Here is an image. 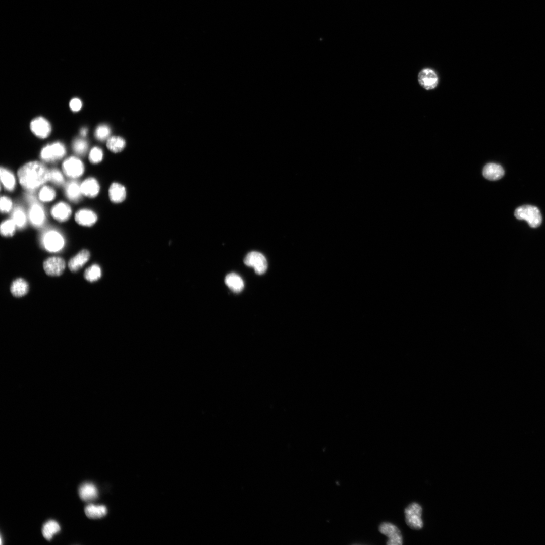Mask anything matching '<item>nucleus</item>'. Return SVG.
Masks as SVG:
<instances>
[{
    "label": "nucleus",
    "instance_id": "obj_23",
    "mask_svg": "<svg viewBox=\"0 0 545 545\" xmlns=\"http://www.w3.org/2000/svg\"><path fill=\"white\" fill-rule=\"evenodd\" d=\"M1 180L4 187L9 191H12L15 187L16 180L13 173L8 169L1 168Z\"/></svg>",
    "mask_w": 545,
    "mask_h": 545
},
{
    "label": "nucleus",
    "instance_id": "obj_12",
    "mask_svg": "<svg viewBox=\"0 0 545 545\" xmlns=\"http://www.w3.org/2000/svg\"><path fill=\"white\" fill-rule=\"evenodd\" d=\"M29 220L36 227L42 226L45 221V213L43 207L38 203H31L28 213Z\"/></svg>",
    "mask_w": 545,
    "mask_h": 545
},
{
    "label": "nucleus",
    "instance_id": "obj_36",
    "mask_svg": "<svg viewBox=\"0 0 545 545\" xmlns=\"http://www.w3.org/2000/svg\"><path fill=\"white\" fill-rule=\"evenodd\" d=\"M70 108L74 112L79 111L82 107V102L78 98L72 99L69 103Z\"/></svg>",
    "mask_w": 545,
    "mask_h": 545
},
{
    "label": "nucleus",
    "instance_id": "obj_24",
    "mask_svg": "<svg viewBox=\"0 0 545 545\" xmlns=\"http://www.w3.org/2000/svg\"><path fill=\"white\" fill-rule=\"evenodd\" d=\"M86 515L90 518H99L105 516L107 513L106 508L103 505H95L89 504L85 509Z\"/></svg>",
    "mask_w": 545,
    "mask_h": 545
},
{
    "label": "nucleus",
    "instance_id": "obj_9",
    "mask_svg": "<svg viewBox=\"0 0 545 545\" xmlns=\"http://www.w3.org/2000/svg\"><path fill=\"white\" fill-rule=\"evenodd\" d=\"M418 80L419 84L427 90L434 89L439 82L437 74L433 69L429 68H424L419 72Z\"/></svg>",
    "mask_w": 545,
    "mask_h": 545
},
{
    "label": "nucleus",
    "instance_id": "obj_6",
    "mask_svg": "<svg viewBox=\"0 0 545 545\" xmlns=\"http://www.w3.org/2000/svg\"><path fill=\"white\" fill-rule=\"evenodd\" d=\"M42 243L46 250L56 252L63 248L64 240L59 232L56 230H49L43 234Z\"/></svg>",
    "mask_w": 545,
    "mask_h": 545
},
{
    "label": "nucleus",
    "instance_id": "obj_4",
    "mask_svg": "<svg viewBox=\"0 0 545 545\" xmlns=\"http://www.w3.org/2000/svg\"><path fill=\"white\" fill-rule=\"evenodd\" d=\"M65 154V147L62 143L57 142L44 147L41 151L40 157L45 161L52 162L61 159Z\"/></svg>",
    "mask_w": 545,
    "mask_h": 545
},
{
    "label": "nucleus",
    "instance_id": "obj_17",
    "mask_svg": "<svg viewBox=\"0 0 545 545\" xmlns=\"http://www.w3.org/2000/svg\"><path fill=\"white\" fill-rule=\"evenodd\" d=\"M482 173L486 179L495 181L501 179L504 176V171L500 165L489 163L484 166Z\"/></svg>",
    "mask_w": 545,
    "mask_h": 545
},
{
    "label": "nucleus",
    "instance_id": "obj_14",
    "mask_svg": "<svg viewBox=\"0 0 545 545\" xmlns=\"http://www.w3.org/2000/svg\"><path fill=\"white\" fill-rule=\"evenodd\" d=\"M72 211L70 206L63 202H60L55 204L51 209L52 216L57 221L63 222L68 220L71 215Z\"/></svg>",
    "mask_w": 545,
    "mask_h": 545
},
{
    "label": "nucleus",
    "instance_id": "obj_20",
    "mask_svg": "<svg viewBox=\"0 0 545 545\" xmlns=\"http://www.w3.org/2000/svg\"><path fill=\"white\" fill-rule=\"evenodd\" d=\"M226 285L235 293L241 292L244 288V282L241 277L234 272L228 274L225 278Z\"/></svg>",
    "mask_w": 545,
    "mask_h": 545
},
{
    "label": "nucleus",
    "instance_id": "obj_5",
    "mask_svg": "<svg viewBox=\"0 0 545 545\" xmlns=\"http://www.w3.org/2000/svg\"><path fill=\"white\" fill-rule=\"evenodd\" d=\"M244 264L254 269L256 274H263L267 268V262L265 256L260 252L252 251L247 254L244 259Z\"/></svg>",
    "mask_w": 545,
    "mask_h": 545
},
{
    "label": "nucleus",
    "instance_id": "obj_26",
    "mask_svg": "<svg viewBox=\"0 0 545 545\" xmlns=\"http://www.w3.org/2000/svg\"><path fill=\"white\" fill-rule=\"evenodd\" d=\"M125 140L121 137L113 136L108 138L106 146L112 152L118 153L121 152L125 147Z\"/></svg>",
    "mask_w": 545,
    "mask_h": 545
},
{
    "label": "nucleus",
    "instance_id": "obj_10",
    "mask_svg": "<svg viewBox=\"0 0 545 545\" xmlns=\"http://www.w3.org/2000/svg\"><path fill=\"white\" fill-rule=\"evenodd\" d=\"M66 264L64 260L59 257H51L43 262V268L49 276H58L64 272Z\"/></svg>",
    "mask_w": 545,
    "mask_h": 545
},
{
    "label": "nucleus",
    "instance_id": "obj_31",
    "mask_svg": "<svg viewBox=\"0 0 545 545\" xmlns=\"http://www.w3.org/2000/svg\"><path fill=\"white\" fill-rule=\"evenodd\" d=\"M73 149L79 155H84L88 149V143L82 138L75 139L72 144Z\"/></svg>",
    "mask_w": 545,
    "mask_h": 545
},
{
    "label": "nucleus",
    "instance_id": "obj_3",
    "mask_svg": "<svg viewBox=\"0 0 545 545\" xmlns=\"http://www.w3.org/2000/svg\"><path fill=\"white\" fill-rule=\"evenodd\" d=\"M404 514L406 522L411 528L419 529L423 527L422 508L420 505L416 503L410 504L405 508Z\"/></svg>",
    "mask_w": 545,
    "mask_h": 545
},
{
    "label": "nucleus",
    "instance_id": "obj_7",
    "mask_svg": "<svg viewBox=\"0 0 545 545\" xmlns=\"http://www.w3.org/2000/svg\"><path fill=\"white\" fill-rule=\"evenodd\" d=\"M379 531L388 537L387 544H402V536L400 530L395 525L389 522H383L379 526Z\"/></svg>",
    "mask_w": 545,
    "mask_h": 545
},
{
    "label": "nucleus",
    "instance_id": "obj_15",
    "mask_svg": "<svg viewBox=\"0 0 545 545\" xmlns=\"http://www.w3.org/2000/svg\"><path fill=\"white\" fill-rule=\"evenodd\" d=\"M82 195L89 198H94L99 193L100 186L97 181L94 178L86 179L80 185Z\"/></svg>",
    "mask_w": 545,
    "mask_h": 545
},
{
    "label": "nucleus",
    "instance_id": "obj_19",
    "mask_svg": "<svg viewBox=\"0 0 545 545\" xmlns=\"http://www.w3.org/2000/svg\"><path fill=\"white\" fill-rule=\"evenodd\" d=\"M65 193L67 197L74 202L79 201L82 195L80 185L77 182L73 181L68 182L66 185Z\"/></svg>",
    "mask_w": 545,
    "mask_h": 545
},
{
    "label": "nucleus",
    "instance_id": "obj_8",
    "mask_svg": "<svg viewBox=\"0 0 545 545\" xmlns=\"http://www.w3.org/2000/svg\"><path fill=\"white\" fill-rule=\"evenodd\" d=\"M64 173L68 177L77 178L80 177L84 171V167L82 162L75 157L67 158L62 164Z\"/></svg>",
    "mask_w": 545,
    "mask_h": 545
},
{
    "label": "nucleus",
    "instance_id": "obj_30",
    "mask_svg": "<svg viewBox=\"0 0 545 545\" xmlns=\"http://www.w3.org/2000/svg\"><path fill=\"white\" fill-rule=\"evenodd\" d=\"M56 195V192L53 189L49 186H45L42 187L39 191L38 197L41 201L50 202L54 199Z\"/></svg>",
    "mask_w": 545,
    "mask_h": 545
},
{
    "label": "nucleus",
    "instance_id": "obj_34",
    "mask_svg": "<svg viewBox=\"0 0 545 545\" xmlns=\"http://www.w3.org/2000/svg\"><path fill=\"white\" fill-rule=\"evenodd\" d=\"M49 181L57 185H62L64 183V179L62 173L57 169L50 170Z\"/></svg>",
    "mask_w": 545,
    "mask_h": 545
},
{
    "label": "nucleus",
    "instance_id": "obj_21",
    "mask_svg": "<svg viewBox=\"0 0 545 545\" xmlns=\"http://www.w3.org/2000/svg\"><path fill=\"white\" fill-rule=\"evenodd\" d=\"M12 294L16 297H21L27 294L29 291L28 283L22 278L15 280L10 286Z\"/></svg>",
    "mask_w": 545,
    "mask_h": 545
},
{
    "label": "nucleus",
    "instance_id": "obj_18",
    "mask_svg": "<svg viewBox=\"0 0 545 545\" xmlns=\"http://www.w3.org/2000/svg\"><path fill=\"white\" fill-rule=\"evenodd\" d=\"M108 195L112 202L116 203L122 202L126 198V189L120 183H113L110 187Z\"/></svg>",
    "mask_w": 545,
    "mask_h": 545
},
{
    "label": "nucleus",
    "instance_id": "obj_1",
    "mask_svg": "<svg viewBox=\"0 0 545 545\" xmlns=\"http://www.w3.org/2000/svg\"><path fill=\"white\" fill-rule=\"evenodd\" d=\"M18 177L22 187L32 192L49 181L50 170L40 162L31 161L19 169Z\"/></svg>",
    "mask_w": 545,
    "mask_h": 545
},
{
    "label": "nucleus",
    "instance_id": "obj_25",
    "mask_svg": "<svg viewBox=\"0 0 545 545\" xmlns=\"http://www.w3.org/2000/svg\"><path fill=\"white\" fill-rule=\"evenodd\" d=\"M60 530V526L57 522L49 520L43 526L42 533L44 537L48 540H50L54 534Z\"/></svg>",
    "mask_w": 545,
    "mask_h": 545
},
{
    "label": "nucleus",
    "instance_id": "obj_13",
    "mask_svg": "<svg viewBox=\"0 0 545 545\" xmlns=\"http://www.w3.org/2000/svg\"><path fill=\"white\" fill-rule=\"evenodd\" d=\"M76 222L80 225L90 227L93 225L97 220L96 213L88 209L79 210L75 215Z\"/></svg>",
    "mask_w": 545,
    "mask_h": 545
},
{
    "label": "nucleus",
    "instance_id": "obj_35",
    "mask_svg": "<svg viewBox=\"0 0 545 545\" xmlns=\"http://www.w3.org/2000/svg\"><path fill=\"white\" fill-rule=\"evenodd\" d=\"M12 202L9 197L6 196L1 197L0 208L2 213H7L10 212L12 209Z\"/></svg>",
    "mask_w": 545,
    "mask_h": 545
},
{
    "label": "nucleus",
    "instance_id": "obj_37",
    "mask_svg": "<svg viewBox=\"0 0 545 545\" xmlns=\"http://www.w3.org/2000/svg\"><path fill=\"white\" fill-rule=\"evenodd\" d=\"M87 132H88V130H87V128H81V130H80V135H81V136H82V137H85V136H86V135H87Z\"/></svg>",
    "mask_w": 545,
    "mask_h": 545
},
{
    "label": "nucleus",
    "instance_id": "obj_28",
    "mask_svg": "<svg viewBox=\"0 0 545 545\" xmlns=\"http://www.w3.org/2000/svg\"><path fill=\"white\" fill-rule=\"evenodd\" d=\"M101 270L99 266L97 264H93L86 269L84 277L85 279L90 282H94L97 281L101 277Z\"/></svg>",
    "mask_w": 545,
    "mask_h": 545
},
{
    "label": "nucleus",
    "instance_id": "obj_11",
    "mask_svg": "<svg viewBox=\"0 0 545 545\" xmlns=\"http://www.w3.org/2000/svg\"><path fill=\"white\" fill-rule=\"evenodd\" d=\"M30 127L33 133L40 138H46L51 130L49 122L41 117L33 119L30 123Z\"/></svg>",
    "mask_w": 545,
    "mask_h": 545
},
{
    "label": "nucleus",
    "instance_id": "obj_29",
    "mask_svg": "<svg viewBox=\"0 0 545 545\" xmlns=\"http://www.w3.org/2000/svg\"><path fill=\"white\" fill-rule=\"evenodd\" d=\"M16 227L12 219L5 220L1 223V234L4 237H11L14 234Z\"/></svg>",
    "mask_w": 545,
    "mask_h": 545
},
{
    "label": "nucleus",
    "instance_id": "obj_16",
    "mask_svg": "<svg viewBox=\"0 0 545 545\" xmlns=\"http://www.w3.org/2000/svg\"><path fill=\"white\" fill-rule=\"evenodd\" d=\"M90 252L86 249L80 251L71 258L68 262V267L72 272H76L82 268L89 260Z\"/></svg>",
    "mask_w": 545,
    "mask_h": 545
},
{
    "label": "nucleus",
    "instance_id": "obj_22",
    "mask_svg": "<svg viewBox=\"0 0 545 545\" xmlns=\"http://www.w3.org/2000/svg\"><path fill=\"white\" fill-rule=\"evenodd\" d=\"M97 489L92 483H84L79 489V496L84 501H90L95 499L97 497Z\"/></svg>",
    "mask_w": 545,
    "mask_h": 545
},
{
    "label": "nucleus",
    "instance_id": "obj_33",
    "mask_svg": "<svg viewBox=\"0 0 545 545\" xmlns=\"http://www.w3.org/2000/svg\"><path fill=\"white\" fill-rule=\"evenodd\" d=\"M103 155L102 149L98 147H94L90 151L89 160L92 164H98L102 160Z\"/></svg>",
    "mask_w": 545,
    "mask_h": 545
},
{
    "label": "nucleus",
    "instance_id": "obj_27",
    "mask_svg": "<svg viewBox=\"0 0 545 545\" xmlns=\"http://www.w3.org/2000/svg\"><path fill=\"white\" fill-rule=\"evenodd\" d=\"M12 219L19 229L24 228L26 224V215L23 209L20 207H17L13 210Z\"/></svg>",
    "mask_w": 545,
    "mask_h": 545
},
{
    "label": "nucleus",
    "instance_id": "obj_2",
    "mask_svg": "<svg viewBox=\"0 0 545 545\" xmlns=\"http://www.w3.org/2000/svg\"><path fill=\"white\" fill-rule=\"evenodd\" d=\"M514 215L518 220H525L532 228L539 226L542 217L538 208L534 206L526 205L517 208Z\"/></svg>",
    "mask_w": 545,
    "mask_h": 545
},
{
    "label": "nucleus",
    "instance_id": "obj_32",
    "mask_svg": "<svg viewBox=\"0 0 545 545\" xmlns=\"http://www.w3.org/2000/svg\"><path fill=\"white\" fill-rule=\"evenodd\" d=\"M111 133L109 127L106 125L98 126L95 131V137L100 141H104L108 138Z\"/></svg>",
    "mask_w": 545,
    "mask_h": 545
}]
</instances>
